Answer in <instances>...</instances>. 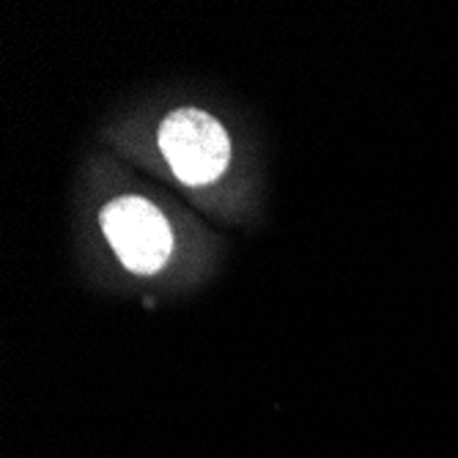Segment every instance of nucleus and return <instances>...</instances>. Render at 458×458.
Listing matches in <instances>:
<instances>
[{"instance_id":"nucleus-1","label":"nucleus","mask_w":458,"mask_h":458,"mask_svg":"<svg viewBox=\"0 0 458 458\" xmlns=\"http://www.w3.org/2000/svg\"><path fill=\"white\" fill-rule=\"evenodd\" d=\"M159 148L184 184L215 182L225 171L231 154L220 121L195 107H182L162 121Z\"/></svg>"},{"instance_id":"nucleus-2","label":"nucleus","mask_w":458,"mask_h":458,"mask_svg":"<svg viewBox=\"0 0 458 458\" xmlns=\"http://www.w3.org/2000/svg\"><path fill=\"white\" fill-rule=\"evenodd\" d=\"M102 228L121 264L138 275H151L171 259V225L143 198L127 195L107 203L102 209Z\"/></svg>"}]
</instances>
